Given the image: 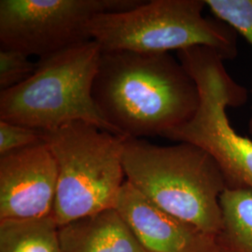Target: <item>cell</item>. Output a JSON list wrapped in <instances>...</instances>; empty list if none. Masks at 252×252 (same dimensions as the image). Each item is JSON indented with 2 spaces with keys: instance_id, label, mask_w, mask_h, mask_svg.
Masks as SVG:
<instances>
[{
  "instance_id": "7a4b0ae2",
  "label": "cell",
  "mask_w": 252,
  "mask_h": 252,
  "mask_svg": "<svg viewBox=\"0 0 252 252\" xmlns=\"http://www.w3.org/2000/svg\"><path fill=\"white\" fill-rule=\"evenodd\" d=\"M123 162L126 180L146 198L216 238L227 181L210 153L188 142L159 146L126 137Z\"/></svg>"
},
{
  "instance_id": "52a82bcc",
  "label": "cell",
  "mask_w": 252,
  "mask_h": 252,
  "mask_svg": "<svg viewBox=\"0 0 252 252\" xmlns=\"http://www.w3.org/2000/svg\"><path fill=\"white\" fill-rule=\"evenodd\" d=\"M140 0H1V49L39 59L91 40L95 15L133 9Z\"/></svg>"
},
{
  "instance_id": "30bf717a",
  "label": "cell",
  "mask_w": 252,
  "mask_h": 252,
  "mask_svg": "<svg viewBox=\"0 0 252 252\" xmlns=\"http://www.w3.org/2000/svg\"><path fill=\"white\" fill-rule=\"evenodd\" d=\"M62 252H146L115 208L59 226Z\"/></svg>"
},
{
  "instance_id": "7c38bea8",
  "label": "cell",
  "mask_w": 252,
  "mask_h": 252,
  "mask_svg": "<svg viewBox=\"0 0 252 252\" xmlns=\"http://www.w3.org/2000/svg\"><path fill=\"white\" fill-rule=\"evenodd\" d=\"M0 252H62L54 215L0 220Z\"/></svg>"
},
{
  "instance_id": "5b68a950",
  "label": "cell",
  "mask_w": 252,
  "mask_h": 252,
  "mask_svg": "<svg viewBox=\"0 0 252 252\" xmlns=\"http://www.w3.org/2000/svg\"><path fill=\"white\" fill-rule=\"evenodd\" d=\"M42 133L58 170L53 212L57 224L114 208L126 180V137L82 121Z\"/></svg>"
},
{
  "instance_id": "8fae6325",
  "label": "cell",
  "mask_w": 252,
  "mask_h": 252,
  "mask_svg": "<svg viewBox=\"0 0 252 252\" xmlns=\"http://www.w3.org/2000/svg\"><path fill=\"white\" fill-rule=\"evenodd\" d=\"M222 226L216 235L220 252H252V191L227 188L220 196Z\"/></svg>"
},
{
  "instance_id": "9a60e30c",
  "label": "cell",
  "mask_w": 252,
  "mask_h": 252,
  "mask_svg": "<svg viewBox=\"0 0 252 252\" xmlns=\"http://www.w3.org/2000/svg\"><path fill=\"white\" fill-rule=\"evenodd\" d=\"M41 142L42 131L0 120V156Z\"/></svg>"
},
{
  "instance_id": "6da1fadb",
  "label": "cell",
  "mask_w": 252,
  "mask_h": 252,
  "mask_svg": "<svg viewBox=\"0 0 252 252\" xmlns=\"http://www.w3.org/2000/svg\"><path fill=\"white\" fill-rule=\"evenodd\" d=\"M92 95L117 135L133 138L163 137L190 121L200 103L196 82L169 53L102 52Z\"/></svg>"
},
{
  "instance_id": "ba28073f",
  "label": "cell",
  "mask_w": 252,
  "mask_h": 252,
  "mask_svg": "<svg viewBox=\"0 0 252 252\" xmlns=\"http://www.w3.org/2000/svg\"><path fill=\"white\" fill-rule=\"evenodd\" d=\"M58 170L45 141L0 156V220L54 212Z\"/></svg>"
},
{
  "instance_id": "4fadbf2b",
  "label": "cell",
  "mask_w": 252,
  "mask_h": 252,
  "mask_svg": "<svg viewBox=\"0 0 252 252\" xmlns=\"http://www.w3.org/2000/svg\"><path fill=\"white\" fill-rule=\"evenodd\" d=\"M215 18L230 26L249 42L252 51V0H205ZM252 139V109L249 123Z\"/></svg>"
},
{
  "instance_id": "8992f818",
  "label": "cell",
  "mask_w": 252,
  "mask_h": 252,
  "mask_svg": "<svg viewBox=\"0 0 252 252\" xmlns=\"http://www.w3.org/2000/svg\"><path fill=\"white\" fill-rule=\"evenodd\" d=\"M177 57L196 82L200 103L190 121L163 137L204 149L220 164L227 188L252 191V139L234 130L226 111L245 104L248 91L233 80L211 48L192 47L177 52Z\"/></svg>"
},
{
  "instance_id": "5bb4252c",
  "label": "cell",
  "mask_w": 252,
  "mask_h": 252,
  "mask_svg": "<svg viewBox=\"0 0 252 252\" xmlns=\"http://www.w3.org/2000/svg\"><path fill=\"white\" fill-rule=\"evenodd\" d=\"M30 56L11 49L0 50V90H9L28 80L36 70Z\"/></svg>"
},
{
  "instance_id": "9c48e42d",
  "label": "cell",
  "mask_w": 252,
  "mask_h": 252,
  "mask_svg": "<svg viewBox=\"0 0 252 252\" xmlns=\"http://www.w3.org/2000/svg\"><path fill=\"white\" fill-rule=\"evenodd\" d=\"M114 208L146 252H220L214 236L157 207L127 180Z\"/></svg>"
},
{
  "instance_id": "3957f363",
  "label": "cell",
  "mask_w": 252,
  "mask_h": 252,
  "mask_svg": "<svg viewBox=\"0 0 252 252\" xmlns=\"http://www.w3.org/2000/svg\"><path fill=\"white\" fill-rule=\"evenodd\" d=\"M205 0L143 1L133 9L95 15L88 32L101 52L166 54L201 46L233 60L238 34L225 23L205 17Z\"/></svg>"
},
{
  "instance_id": "277c9868",
  "label": "cell",
  "mask_w": 252,
  "mask_h": 252,
  "mask_svg": "<svg viewBox=\"0 0 252 252\" xmlns=\"http://www.w3.org/2000/svg\"><path fill=\"white\" fill-rule=\"evenodd\" d=\"M101 53L91 39L38 59L28 80L0 92V120L40 131L82 121L117 135L92 95Z\"/></svg>"
}]
</instances>
